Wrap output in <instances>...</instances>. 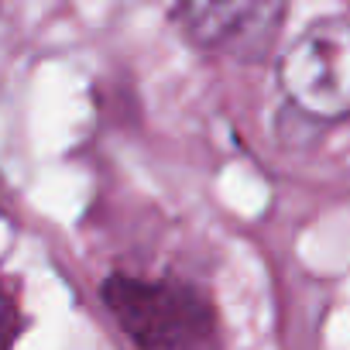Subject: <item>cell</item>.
<instances>
[{"mask_svg":"<svg viewBox=\"0 0 350 350\" xmlns=\"http://www.w3.org/2000/svg\"><path fill=\"white\" fill-rule=\"evenodd\" d=\"M100 292L134 350H220L217 309L189 282L110 275Z\"/></svg>","mask_w":350,"mask_h":350,"instance_id":"1","label":"cell"},{"mask_svg":"<svg viewBox=\"0 0 350 350\" xmlns=\"http://www.w3.org/2000/svg\"><path fill=\"white\" fill-rule=\"evenodd\" d=\"M265 8L258 4H189L179 8L183 31L203 45V49H220L227 42H237L251 35V18H258Z\"/></svg>","mask_w":350,"mask_h":350,"instance_id":"3","label":"cell"},{"mask_svg":"<svg viewBox=\"0 0 350 350\" xmlns=\"http://www.w3.org/2000/svg\"><path fill=\"white\" fill-rule=\"evenodd\" d=\"M285 100L309 120L350 117V18H323L309 25L278 62Z\"/></svg>","mask_w":350,"mask_h":350,"instance_id":"2","label":"cell"}]
</instances>
